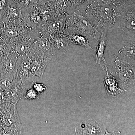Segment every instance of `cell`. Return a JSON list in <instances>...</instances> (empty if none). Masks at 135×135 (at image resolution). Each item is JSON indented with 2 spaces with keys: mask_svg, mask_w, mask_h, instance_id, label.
<instances>
[{
  "mask_svg": "<svg viewBox=\"0 0 135 135\" xmlns=\"http://www.w3.org/2000/svg\"><path fill=\"white\" fill-rule=\"evenodd\" d=\"M31 58L29 56H22L18 57L17 59V75L23 83L31 81L35 76L30 67Z\"/></svg>",
  "mask_w": 135,
  "mask_h": 135,
  "instance_id": "11",
  "label": "cell"
},
{
  "mask_svg": "<svg viewBox=\"0 0 135 135\" xmlns=\"http://www.w3.org/2000/svg\"><path fill=\"white\" fill-rule=\"evenodd\" d=\"M15 77H0V89L5 90L9 88Z\"/></svg>",
  "mask_w": 135,
  "mask_h": 135,
  "instance_id": "23",
  "label": "cell"
},
{
  "mask_svg": "<svg viewBox=\"0 0 135 135\" xmlns=\"http://www.w3.org/2000/svg\"><path fill=\"white\" fill-rule=\"evenodd\" d=\"M69 15L67 14L56 15L48 23L36 29L39 38H45L51 35L67 33L65 27L66 19Z\"/></svg>",
  "mask_w": 135,
  "mask_h": 135,
  "instance_id": "7",
  "label": "cell"
},
{
  "mask_svg": "<svg viewBox=\"0 0 135 135\" xmlns=\"http://www.w3.org/2000/svg\"><path fill=\"white\" fill-rule=\"evenodd\" d=\"M77 9L100 30L110 32L116 28V7L109 0H88Z\"/></svg>",
  "mask_w": 135,
  "mask_h": 135,
  "instance_id": "1",
  "label": "cell"
},
{
  "mask_svg": "<svg viewBox=\"0 0 135 135\" xmlns=\"http://www.w3.org/2000/svg\"><path fill=\"white\" fill-rule=\"evenodd\" d=\"M56 53L55 50L47 38H40L38 36L34 43L32 57L51 59Z\"/></svg>",
  "mask_w": 135,
  "mask_h": 135,
  "instance_id": "8",
  "label": "cell"
},
{
  "mask_svg": "<svg viewBox=\"0 0 135 135\" xmlns=\"http://www.w3.org/2000/svg\"><path fill=\"white\" fill-rule=\"evenodd\" d=\"M135 41L128 42L119 51V53L123 57L131 59L133 62H135Z\"/></svg>",
  "mask_w": 135,
  "mask_h": 135,
  "instance_id": "20",
  "label": "cell"
},
{
  "mask_svg": "<svg viewBox=\"0 0 135 135\" xmlns=\"http://www.w3.org/2000/svg\"><path fill=\"white\" fill-rule=\"evenodd\" d=\"M114 55L115 73L122 85L127 88H134L135 67L129 63Z\"/></svg>",
  "mask_w": 135,
  "mask_h": 135,
  "instance_id": "6",
  "label": "cell"
},
{
  "mask_svg": "<svg viewBox=\"0 0 135 135\" xmlns=\"http://www.w3.org/2000/svg\"><path fill=\"white\" fill-rule=\"evenodd\" d=\"M47 38L53 45L56 53L66 51L71 45L67 33L51 35Z\"/></svg>",
  "mask_w": 135,
  "mask_h": 135,
  "instance_id": "16",
  "label": "cell"
},
{
  "mask_svg": "<svg viewBox=\"0 0 135 135\" xmlns=\"http://www.w3.org/2000/svg\"><path fill=\"white\" fill-rule=\"evenodd\" d=\"M5 94H3L2 92H0V103H2L6 99Z\"/></svg>",
  "mask_w": 135,
  "mask_h": 135,
  "instance_id": "29",
  "label": "cell"
},
{
  "mask_svg": "<svg viewBox=\"0 0 135 135\" xmlns=\"http://www.w3.org/2000/svg\"><path fill=\"white\" fill-rule=\"evenodd\" d=\"M75 131L77 134H110L104 125L101 126L96 121L92 119L89 120L86 122L81 123Z\"/></svg>",
  "mask_w": 135,
  "mask_h": 135,
  "instance_id": "12",
  "label": "cell"
},
{
  "mask_svg": "<svg viewBox=\"0 0 135 135\" xmlns=\"http://www.w3.org/2000/svg\"><path fill=\"white\" fill-rule=\"evenodd\" d=\"M105 70L106 74L104 79V84L108 95L112 97H118L127 91L126 90L121 89L119 87L116 78L109 74L108 67L105 68Z\"/></svg>",
  "mask_w": 135,
  "mask_h": 135,
  "instance_id": "14",
  "label": "cell"
},
{
  "mask_svg": "<svg viewBox=\"0 0 135 135\" xmlns=\"http://www.w3.org/2000/svg\"><path fill=\"white\" fill-rule=\"evenodd\" d=\"M12 1L15 4H16L17 6L21 2V0H12Z\"/></svg>",
  "mask_w": 135,
  "mask_h": 135,
  "instance_id": "30",
  "label": "cell"
},
{
  "mask_svg": "<svg viewBox=\"0 0 135 135\" xmlns=\"http://www.w3.org/2000/svg\"><path fill=\"white\" fill-rule=\"evenodd\" d=\"M11 53V49L8 44L0 40V57Z\"/></svg>",
  "mask_w": 135,
  "mask_h": 135,
  "instance_id": "25",
  "label": "cell"
},
{
  "mask_svg": "<svg viewBox=\"0 0 135 135\" xmlns=\"http://www.w3.org/2000/svg\"><path fill=\"white\" fill-rule=\"evenodd\" d=\"M26 90V83H23L18 77L12 80L9 86L4 90L7 99L13 105H16L20 99H23Z\"/></svg>",
  "mask_w": 135,
  "mask_h": 135,
  "instance_id": "9",
  "label": "cell"
},
{
  "mask_svg": "<svg viewBox=\"0 0 135 135\" xmlns=\"http://www.w3.org/2000/svg\"><path fill=\"white\" fill-rule=\"evenodd\" d=\"M116 11V28L120 29L125 41H135V0H126Z\"/></svg>",
  "mask_w": 135,
  "mask_h": 135,
  "instance_id": "2",
  "label": "cell"
},
{
  "mask_svg": "<svg viewBox=\"0 0 135 135\" xmlns=\"http://www.w3.org/2000/svg\"><path fill=\"white\" fill-rule=\"evenodd\" d=\"M37 5L36 0H21L18 7L23 8L26 9H31L35 7Z\"/></svg>",
  "mask_w": 135,
  "mask_h": 135,
  "instance_id": "22",
  "label": "cell"
},
{
  "mask_svg": "<svg viewBox=\"0 0 135 135\" xmlns=\"http://www.w3.org/2000/svg\"><path fill=\"white\" fill-rule=\"evenodd\" d=\"M31 86L40 95L43 94L47 89V87L45 84L35 82H33Z\"/></svg>",
  "mask_w": 135,
  "mask_h": 135,
  "instance_id": "24",
  "label": "cell"
},
{
  "mask_svg": "<svg viewBox=\"0 0 135 135\" xmlns=\"http://www.w3.org/2000/svg\"><path fill=\"white\" fill-rule=\"evenodd\" d=\"M65 29L67 33L78 34L86 36L89 41H98L101 30L77 9L66 19Z\"/></svg>",
  "mask_w": 135,
  "mask_h": 135,
  "instance_id": "3",
  "label": "cell"
},
{
  "mask_svg": "<svg viewBox=\"0 0 135 135\" xmlns=\"http://www.w3.org/2000/svg\"><path fill=\"white\" fill-rule=\"evenodd\" d=\"M51 60L40 57H32L30 59V67L35 76L42 79L46 67Z\"/></svg>",
  "mask_w": 135,
  "mask_h": 135,
  "instance_id": "15",
  "label": "cell"
},
{
  "mask_svg": "<svg viewBox=\"0 0 135 135\" xmlns=\"http://www.w3.org/2000/svg\"><path fill=\"white\" fill-rule=\"evenodd\" d=\"M70 44H76L84 47L86 50H94L90 46L89 40L86 36L73 33H67Z\"/></svg>",
  "mask_w": 135,
  "mask_h": 135,
  "instance_id": "19",
  "label": "cell"
},
{
  "mask_svg": "<svg viewBox=\"0 0 135 135\" xmlns=\"http://www.w3.org/2000/svg\"><path fill=\"white\" fill-rule=\"evenodd\" d=\"M32 31L22 18L2 23L0 26V40L8 43L11 39Z\"/></svg>",
  "mask_w": 135,
  "mask_h": 135,
  "instance_id": "5",
  "label": "cell"
},
{
  "mask_svg": "<svg viewBox=\"0 0 135 135\" xmlns=\"http://www.w3.org/2000/svg\"><path fill=\"white\" fill-rule=\"evenodd\" d=\"M18 57L12 53L0 57V74L2 77H18L17 61Z\"/></svg>",
  "mask_w": 135,
  "mask_h": 135,
  "instance_id": "10",
  "label": "cell"
},
{
  "mask_svg": "<svg viewBox=\"0 0 135 135\" xmlns=\"http://www.w3.org/2000/svg\"><path fill=\"white\" fill-rule=\"evenodd\" d=\"M40 98V94L31 86L28 89L26 90L23 99L29 100H36L39 99Z\"/></svg>",
  "mask_w": 135,
  "mask_h": 135,
  "instance_id": "21",
  "label": "cell"
},
{
  "mask_svg": "<svg viewBox=\"0 0 135 135\" xmlns=\"http://www.w3.org/2000/svg\"><path fill=\"white\" fill-rule=\"evenodd\" d=\"M37 5H45L51 2L52 0H36Z\"/></svg>",
  "mask_w": 135,
  "mask_h": 135,
  "instance_id": "28",
  "label": "cell"
},
{
  "mask_svg": "<svg viewBox=\"0 0 135 135\" xmlns=\"http://www.w3.org/2000/svg\"><path fill=\"white\" fill-rule=\"evenodd\" d=\"M126 0H110L111 3L115 7H118L123 3Z\"/></svg>",
  "mask_w": 135,
  "mask_h": 135,
  "instance_id": "27",
  "label": "cell"
},
{
  "mask_svg": "<svg viewBox=\"0 0 135 135\" xmlns=\"http://www.w3.org/2000/svg\"><path fill=\"white\" fill-rule=\"evenodd\" d=\"M8 0L3 17L2 23L7 22L18 18H22L24 16L22 13V8L18 7L15 3Z\"/></svg>",
  "mask_w": 135,
  "mask_h": 135,
  "instance_id": "18",
  "label": "cell"
},
{
  "mask_svg": "<svg viewBox=\"0 0 135 135\" xmlns=\"http://www.w3.org/2000/svg\"><path fill=\"white\" fill-rule=\"evenodd\" d=\"M38 37L35 31L11 39L8 43L10 48V53L18 57L26 56L31 57L34 43Z\"/></svg>",
  "mask_w": 135,
  "mask_h": 135,
  "instance_id": "4",
  "label": "cell"
},
{
  "mask_svg": "<svg viewBox=\"0 0 135 135\" xmlns=\"http://www.w3.org/2000/svg\"><path fill=\"white\" fill-rule=\"evenodd\" d=\"M8 0H0V26L2 23L3 17Z\"/></svg>",
  "mask_w": 135,
  "mask_h": 135,
  "instance_id": "26",
  "label": "cell"
},
{
  "mask_svg": "<svg viewBox=\"0 0 135 135\" xmlns=\"http://www.w3.org/2000/svg\"><path fill=\"white\" fill-rule=\"evenodd\" d=\"M108 42L107 34L106 30L102 29L101 30V34L100 38L98 40V45L97 48V52L96 54V60L97 64L101 66V62H103L104 66V70L105 67H109L108 64L105 59V48Z\"/></svg>",
  "mask_w": 135,
  "mask_h": 135,
  "instance_id": "17",
  "label": "cell"
},
{
  "mask_svg": "<svg viewBox=\"0 0 135 135\" xmlns=\"http://www.w3.org/2000/svg\"><path fill=\"white\" fill-rule=\"evenodd\" d=\"M47 4L50 7L55 16L64 14L70 15L76 10L70 0H52Z\"/></svg>",
  "mask_w": 135,
  "mask_h": 135,
  "instance_id": "13",
  "label": "cell"
}]
</instances>
